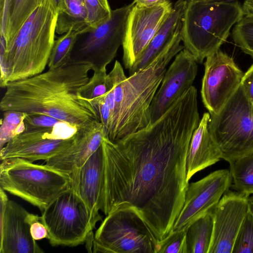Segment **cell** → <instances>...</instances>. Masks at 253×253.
<instances>
[{
    "mask_svg": "<svg viewBox=\"0 0 253 253\" xmlns=\"http://www.w3.org/2000/svg\"><path fill=\"white\" fill-rule=\"evenodd\" d=\"M0 188V253H40L43 251L31 236L30 228L41 216L29 212L16 202L8 200Z\"/></svg>",
    "mask_w": 253,
    "mask_h": 253,
    "instance_id": "obj_15",
    "label": "cell"
},
{
    "mask_svg": "<svg viewBox=\"0 0 253 253\" xmlns=\"http://www.w3.org/2000/svg\"><path fill=\"white\" fill-rule=\"evenodd\" d=\"M78 31L69 30L54 41L47 66L52 69L59 67L71 60V55Z\"/></svg>",
    "mask_w": 253,
    "mask_h": 253,
    "instance_id": "obj_26",
    "label": "cell"
},
{
    "mask_svg": "<svg viewBox=\"0 0 253 253\" xmlns=\"http://www.w3.org/2000/svg\"><path fill=\"white\" fill-rule=\"evenodd\" d=\"M187 1H198L202 2H213V1H234V0H186Z\"/></svg>",
    "mask_w": 253,
    "mask_h": 253,
    "instance_id": "obj_41",
    "label": "cell"
},
{
    "mask_svg": "<svg viewBox=\"0 0 253 253\" xmlns=\"http://www.w3.org/2000/svg\"><path fill=\"white\" fill-rule=\"evenodd\" d=\"M210 116L209 113L203 114L189 145L186 159V179L188 182L196 173L222 159L209 130Z\"/></svg>",
    "mask_w": 253,
    "mask_h": 253,
    "instance_id": "obj_21",
    "label": "cell"
},
{
    "mask_svg": "<svg viewBox=\"0 0 253 253\" xmlns=\"http://www.w3.org/2000/svg\"><path fill=\"white\" fill-rule=\"evenodd\" d=\"M3 112L0 126V149L26 128L24 119L27 113L12 110Z\"/></svg>",
    "mask_w": 253,
    "mask_h": 253,
    "instance_id": "obj_27",
    "label": "cell"
},
{
    "mask_svg": "<svg viewBox=\"0 0 253 253\" xmlns=\"http://www.w3.org/2000/svg\"><path fill=\"white\" fill-rule=\"evenodd\" d=\"M158 242L138 211L119 205L102 221L94 235V253H156Z\"/></svg>",
    "mask_w": 253,
    "mask_h": 253,
    "instance_id": "obj_8",
    "label": "cell"
},
{
    "mask_svg": "<svg viewBox=\"0 0 253 253\" xmlns=\"http://www.w3.org/2000/svg\"><path fill=\"white\" fill-rule=\"evenodd\" d=\"M181 40L163 50L146 67L127 77L116 60L108 76L114 87V108L108 133L116 141L145 127L151 123L150 108L167 67L184 48Z\"/></svg>",
    "mask_w": 253,
    "mask_h": 253,
    "instance_id": "obj_3",
    "label": "cell"
},
{
    "mask_svg": "<svg viewBox=\"0 0 253 253\" xmlns=\"http://www.w3.org/2000/svg\"><path fill=\"white\" fill-rule=\"evenodd\" d=\"M55 10L58 12L64 7V0H49Z\"/></svg>",
    "mask_w": 253,
    "mask_h": 253,
    "instance_id": "obj_39",
    "label": "cell"
},
{
    "mask_svg": "<svg viewBox=\"0 0 253 253\" xmlns=\"http://www.w3.org/2000/svg\"><path fill=\"white\" fill-rule=\"evenodd\" d=\"M87 10L84 0H64V7L58 13L56 33L79 31L88 26Z\"/></svg>",
    "mask_w": 253,
    "mask_h": 253,
    "instance_id": "obj_24",
    "label": "cell"
},
{
    "mask_svg": "<svg viewBox=\"0 0 253 253\" xmlns=\"http://www.w3.org/2000/svg\"><path fill=\"white\" fill-rule=\"evenodd\" d=\"M187 228L172 232L159 242L156 253H187Z\"/></svg>",
    "mask_w": 253,
    "mask_h": 253,
    "instance_id": "obj_31",
    "label": "cell"
},
{
    "mask_svg": "<svg viewBox=\"0 0 253 253\" xmlns=\"http://www.w3.org/2000/svg\"><path fill=\"white\" fill-rule=\"evenodd\" d=\"M232 253H253V215L249 211L238 234Z\"/></svg>",
    "mask_w": 253,
    "mask_h": 253,
    "instance_id": "obj_30",
    "label": "cell"
},
{
    "mask_svg": "<svg viewBox=\"0 0 253 253\" xmlns=\"http://www.w3.org/2000/svg\"><path fill=\"white\" fill-rule=\"evenodd\" d=\"M87 10L88 26H95L109 18L112 10L108 0H84Z\"/></svg>",
    "mask_w": 253,
    "mask_h": 253,
    "instance_id": "obj_32",
    "label": "cell"
},
{
    "mask_svg": "<svg viewBox=\"0 0 253 253\" xmlns=\"http://www.w3.org/2000/svg\"><path fill=\"white\" fill-rule=\"evenodd\" d=\"M249 196L229 190L213 210V227L208 253H232L233 246L249 212Z\"/></svg>",
    "mask_w": 253,
    "mask_h": 253,
    "instance_id": "obj_16",
    "label": "cell"
},
{
    "mask_svg": "<svg viewBox=\"0 0 253 253\" xmlns=\"http://www.w3.org/2000/svg\"><path fill=\"white\" fill-rule=\"evenodd\" d=\"M41 220L53 246L82 244L93 230L87 208L71 187L57 196L42 211Z\"/></svg>",
    "mask_w": 253,
    "mask_h": 253,
    "instance_id": "obj_10",
    "label": "cell"
},
{
    "mask_svg": "<svg viewBox=\"0 0 253 253\" xmlns=\"http://www.w3.org/2000/svg\"><path fill=\"white\" fill-rule=\"evenodd\" d=\"M232 38L236 45L253 58V16L244 15L234 26Z\"/></svg>",
    "mask_w": 253,
    "mask_h": 253,
    "instance_id": "obj_28",
    "label": "cell"
},
{
    "mask_svg": "<svg viewBox=\"0 0 253 253\" xmlns=\"http://www.w3.org/2000/svg\"><path fill=\"white\" fill-rule=\"evenodd\" d=\"M57 15L49 0H41L8 46L0 37L1 88L43 72L55 41Z\"/></svg>",
    "mask_w": 253,
    "mask_h": 253,
    "instance_id": "obj_4",
    "label": "cell"
},
{
    "mask_svg": "<svg viewBox=\"0 0 253 253\" xmlns=\"http://www.w3.org/2000/svg\"><path fill=\"white\" fill-rule=\"evenodd\" d=\"M62 121L41 113H27L24 119L25 128L53 126Z\"/></svg>",
    "mask_w": 253,
    "mask_h": 253,
    "instance_id": "obj_34",
    "label": "cell"
},
{
    "mask_svg": "<svg viewBox=\"0 0 253 253\" xmlns=\"http://www.w3.org/2000/svg\"><path fill=\"white\" fill-rule=\"evenodd\" d=\"M134 4L133 1L112 10L107 19L78 31L71 60L90 63L93 71L106 69L122 45L127 18Z\"/></svg>",
    "mask_w": 253,
    "mask_h": 253,
    "instance_id": "obj_9",
    "label": "cell"
},
{
    "mask_svg": "<svg viewBox=\"0 0 253 253\" xmlns=\"http://www.w3.org/2000/svg\"><path fill=\"white\" fill-rule=\"evenodd\" d=\"M103 157L102 145L84 165L73 172L71 187L85 205L92 229L102 220L99 213L102 190Z\"/></svg>",
    "mask_w": 253,
    "mask_h": 253,
    "instance_id": "obj_18",
    "label": "cell"
},
{
    "mask_svg": "<svg viewBox=\"0 0 253 253\" xmlns=\"http://www.w3.org/2000/svg\"><path fill=\"white\" fill-rule=\"evenodd\" d=\"M169 0H133L135 4L140 7H153L165 3Z\"/></svg>",
    "mask_w": 253,
    "mask_h": 253,
    "instance_id": "obj_37",
    "label": "cell"
},
{
    "mask_svg": "<svg viewBox=\"0 0 253 253\" xmlns=\"http://www.w3.org/2000/svg\"><path fill=\"white\" fill-rule=\"evenodd\" d=\"M229 164L235 191L248 196L253 194V152Z\"/></svg>",
    "mask_w": 253,
    "mask_h": 253,
    "instance_id": "obj_25",
    "label": "cell"
},
{
    "mask_svg": "<svg viewBox=\"0 0 253 253\" xmlns=\"http://www.w3.org/2000/svg\"><path fill=\"white\" fill-rule=\"evenodd\" d=\"M92 68L90 63L70 60L59 67L10 82L0 109L45 114L79 128L94 121L100 122L95 108L81 94Z\"/></svg>",
    "mask_w": 253,
    "mask_h": 253,
    "instance_id": "obj_2",
    "label": "cell"
},
{
    "mask_svg": "<svg viewBox=\"0 0 253 253\" xmlns=\"http://www.w3.org/2000/svg\"><path fill=\"white\" fill-rule=\"evenodd\" d=\"M41 0H0V36L5 47L12 42L18 31L40 4Z\"/></svg>",
    "mask_w": 253,
    "mask_h": 253,
    "instance_id": "obj_22",
    "label": "cell"
},
{
    "mask_svg": "<svg viewBox=\"0 0 253 253\" xmlns=\"http://www.w3.org/2000/svg\"><path fill=\"white\" fill-rule=\"evenodd\" d=\"M232 183L230 171L215 170L201 179L189 183L183 207L172 231L187 228L194 221L212 211Z\"/></svg>",
    "mask_w": 253,
    "mask_h": 253,
    "instance_id": "obj_14",
    "label": "cell"
},
{
    "mask_svg": "<svg viewBox=\"0 0 253 253\" xmlns=\"http://www.w3.org/2000/svg\"><path fill=\"white\" fill-rule=\"evenodd\" d=\"M187 1L177 0L169 16L147 45L132 67L129 75L151 63L166 48L181 39L182 19Z\"/></svg>",
    "mask_w": 253,
    "mask_h": 253,
    "instance_id": "obj_20",
    "label": "cell"
},
{
    "mask_svg": "<svg viewBox=\"0 0 253 253\" xmlns=\"http://www.w3.org/2000/svg\"><path fill=\"white\" fill-rule=\"evenodd\" d=\"M242 6L245 15L253 16V0H245Z\"/></svg>",
    "mask_w": 253,
    "mask_h": 253,
    "instance_id": "obj_38",
    "label": "cell"
},
{
    "mask_svg": "<svg viewBox=\"0 0 253 253\" xmlns=\"http://www.w3.org/2000/svg\"><path fill=\"white\" fill-rule=\"evenodd\" d=\"M197 63L195 57L185 48L175 55L152 101L151 123L161 117L192 85L197 74Z\"/></svg>",
    "mask_w": 253,
    "mask_h": 253,
    "instance_id": "obj_17",
    "label": "cell"
},
{
    "mask_svg": "<svg viewBox=\"0 0 253 253\" xmlns=\"http://www.w3.org/2000/svg\"><path fill=\"white\" fill-rule=\"evenodd\" d=\"M201 94L210 115L217 113L241 85L244 73L219 49L206 58Z\"/></svg>",
    "mask_w": 253,
    "mask_h": 253,
    "instance_id": "obj_12",
    "label": "cell"
},
{
    "mask_svg": "<svg viewBox=\"0 0 253 253\" xmlns=\"http://www.w3.org/2000/svg\"><path fill=\"white\" fill-rule=\"evenodd\" d=\"M30 232L32 237L36 241L48 238L47 230L41 220L36 221L31 224Z\"/></svg>",
    "mask_w": 253,
    "mask_h": 253,
    "instance_id": "obj_36",
    "label": "cell"
},
{
    "mask_svg": "<svg viewBox=\"0 0 253 253\" xmlns=\"http://www.w3.org/2000/svg\"><path fill=\"white\" fill-rule=\"evenodd\" d=\"M105 136L102 124L94 121L79 128L74 143L65 151L45 161V164L70 175L82 167L101 146Z\"/></svg>",
    "mask_w": 253,
    "mask_h": 253,
    "instance_id": "obj_19",
    "label": "cell"
},
{
    "mask_svg": "<svg viewBox=\"0 0 253 253\" xmlns=\"http://www.w3.org/2000/svg\"><path fill=\"white\" fill-rule=\"evenodd\" d=\"M173 5L169 1L153 7L136 4L131 9L126 22L122 46L123 61L130 70L170 15Z\"/></svg>",
    "mask_w": 253,
    "mask_h": 253,
    "instance_id": "obj_13",
    "label": "cell"
},
{
    "mask_svg": "<svg viewBox=\"0 0 253 253\" xmlns=\"http://www.w3.org/2000/svg\"><path fill=\"white\" fill-rule=\"evenodd\" d=\"M244 15L238 1H187L181 34L184 48L202 63L220 49L232 26Z\"/></svg>",
    "mask_w": 253,
    "mask_h": 253,
    "instance_id": "obj_5",
    "label": "cell"
},
{
    "mask_svg": "<svg viewBox=\"0 0 253 253\" xmlns=\"http://www.w3.org/2000/svg\"><path fill=\"white\" fill-rule=\"evenodd\" d=\"M78 129L64 122L53 126L26 128L0 149V161L21 158L33 162L46 161L70 147Z\"/></svg>",
    "mask_w": 253,
    "mask_h": 253,
    "instance_id": "obj_11",
    "label": "cell"
},
{
    "mask_svg": "<svg viewBox=\"0 0 253 253\" xmlns=\"http://www.w3.org/2000/svg\"><path fill=\"white\" fill-rule=\"evenodd\" d=\"M200 118L197 93L187 90L155 122L113 142L105 136L100 210L134 208L158 242L172 232L189 182L186 159Z\"/></svg>",
    "mask_w": 253,
    "mask_h": 253,
    "instance_id": "obj_1",
    "label": "cell"
},
{
    "mask_svg": "<svg viewBox=\"0 0 253 253\" xmlns=\"http://www.w3.org/2000/svg\"><path fill=\"white\" fill-rule=\"evenodd\" d=\"M208 128L222 159L228 163L253 152V104L240 85Z\"/></svg>",
    "mask_w": 253,
    "mask_h": 253,
    "instance_id": "obj_7",
    "label": "cell"
},
{
    "mask_svg": "<svg viewBox=\"0 0 253 253\" xmlns=\"http://www.w3.org/2000/svg\"><path fill=\"white\" fill-rule=\"evenodd\" d=\"M89 100L97 110L100 122L104 126L106 136L108 137L111 124V113L110 107L105 99L104 95Z\"/></svg>",
    "mask_w": 253,
    "mask_h": 253,
    "instance_id": "obj_33",
    "label": "cell"
},
{
    "mask_svg": "<svg viewBox=\"0 0 253 253\" xmlns=\"http://www.w3.org/2000/svg\"><path fill=\"white\" fill-rule=\"evenodd\" d=\"M241 85L246 96L253 104V64L248 71L244 73Z\"/></svg>",
    "mask_w": 253,
    "mask_h": 253,
    "instance_id": "obj_35",
    "label": "cell"
},
{
    "mask_svg": "<svg viewBox=\"0 0 253 253\" xmlns=\"http://www.w3.org/2000/svg\"><path fill=\"white\" fill-rule=\"evenodd\" d=\"M249 211L253 215V194L250 195L248 198Z\"/></svg>",
    "mask_w": 253,
    "mask_h": 253,
    "instance_id": "obj_40",
    "label": "cell"
},
{
    "mask_svg": "<svg viewBox=\"0 0 253 253\" xmlns=\"http://www.w3.org/2000/svg\"><path fill=\"white\" fill-rule=\"evenodd\" d=\"M212 211L197 219L187 227V253H208L213 227Z\"/></svg>",
    "mask_w": 253,
    "mask_h": 253,
    "instance_id": "obj_23",
    "label": "cell"
},
{
    "mask_svg": "<svg viewBox=\"0 0 253 253\" xmlns=\"http://www.w3.org/2000/svg\"><path fill=\"white\" fill-rule=\"evenodd\" d=\"M93 72L92 76L81 90L82 96L88 100L104 95L113 86L106 69Z\"/></svg>",
    "mask_w": 253,
    "mask_h": 253,
    "instance_id": "obj_29",
    "label": "cell"
},
{
    "mask_svg": "<svg viewBox=\"0 0 253 253\" xmlns=\"http://www.w3.org/2000/svg\"><path fill=\"white\" fill-rule=\"evenodd\" d=\"M70 175L46 164L21 158L1 161L0 186L4 191L38 208L41 211L71 186Z\"/></svg>",
    "mask_w": 253,
    "mask_h": 253,
    "instance_id": "obj_6",
    "label": "cell"
}]
</instances>
